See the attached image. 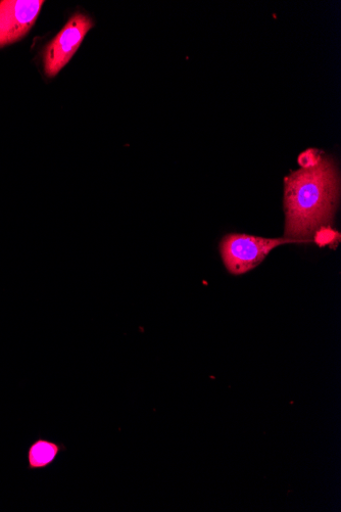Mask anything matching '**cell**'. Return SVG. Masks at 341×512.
<instances>
[{
    "mask_svg": "<svg viewBox=\"0 0 341 512\" xmlns=\"http://www.w3.org/2000/svg\"><path fill=\"white\" fill-rule=\"evenodd\" d=\"M338 197V176L333 162L320 158L285 178V238L303 243L328 223Z\"/></svg>",
    "mask_w": 341,
    "mask_h": 512,
    "instance_id": "1",
    "label": "cell"
},
{
    "mask_svg": "<svg viewBox=\"0 0 341 512\" xmlns=\"http://www.w3.org/2000/svg\"><path fill=\"white\" fill-rule=\"evenodd\" d=\"M290 243H302L290 239H264L248 235L232 234L221 243V255L228 271L243 274L257 267L275 248Z\"/></svg>",
    "mask_w": 341,
    "mask_h": 512,
    "instance_id": "2",
    "label": "cell"
},
{
    "mask_svg": "<svg viewBox=\"0 0 341 512\" xmlns=\"http://www.w3.org/2000/svg\"><path fill=\"white\" fill-rule=\"evenodd\" d=\"M92 27L93 22L88 16L76 13L48 43L44 51V72L48 78L56 77L71 61Z\"/></svg>",
    "mask_w": 341,
    "mask_h": 512,
    "instance_id": "3",
    "label": "cell"
},
{
    "mask_svg": "<svg viewBox=\"0 0 341 512\" xmlns=\"http://www.w3.org/2000/svg\"><path fill=\"white\" fill-rule=\"evenodd\" d=\"M42 0H3L0 2V48L23 38L35 24Z\"/></svg>",
    "mask_w": 341,
    "mask_h": 512,
    "instance_id": "4",
    "label": "cell"
},
{
    "mask_svg": "<svg viewBox=\"0 0 341 512\" xmlns=\"http://www.w3.org/2000/svg\"><path fill=\"white\" fill-rule=\"evenodd\" d=\"M67 450L63 443L39 438L27 450V469L41 471L51 468L60 454Z\"/></svg>",
    "mask_w": 341,
    "mask_h": 512,
    "instance_id": "5",
    "label": "cell"
},
{
    "mask_svg": "<svg viewBox=\"0 0 341 512\" xmlns=\"http://www.w3.org/2000/svg\"><path fill=\"white\" fill-rule=\"evenodd\" d=\"M335 231L327 227H321L316 234V242L320 246H326L332 243L335 239Z\"/></svg>",
    "mask_w": 341,
    "mask_h": 512,
    "instance_id": "6",
    "label": "cell"
},
{
    "mask_svg": "<svg viewBox=\"0 0 341 512\" xmlns=\"http://www.w3.org/2000/svg\"><path fill=\"white\" fill-rule=\"evenodd\" d=\"M320 155L318 152L314 150H309L306 153L302 154L300 157V164L303 168H309L316 165L320 160Z\"/></svg>",
    "mask_w": 341,
    "mask_h": 512,
    "instance_id": "7",
    "label": "cell"
}]
</instances>
